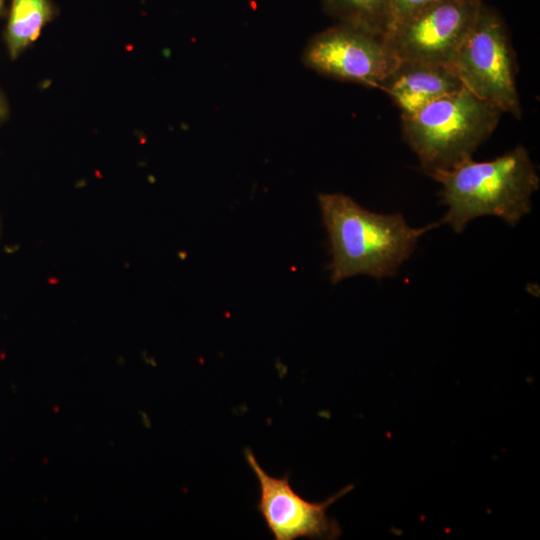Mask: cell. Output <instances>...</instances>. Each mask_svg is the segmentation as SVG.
<instances>
[{
	"instance_id": "12",
	"label": "cell",
	"mask_w": 540,
	"mask_h": 540,
	"mask_svg": "<svg viewBox=\"0 0 540 540\" xmlns=\"http://www.w3.org/2000/svg\"><path fill=\"white\" fill-rule=\"evenodd\" d=\"M10 106L5 94L0 90V126L8 119Z\"/></svg>"
},
{
	"instance_id": "4",
	"label": "cell",
	"mask_w": 540,
	"mask_h": 540,
	"mask_svg": "<svg viewBox=\"0 0 540 540\" xmlns=\"http://www.w3.org/2000/svg\"><path fill=\"white\" fill-rule=\"evenodd\" d=\"M449 68L463 87L502 112L521 116L515 58L500 15L482 4Z\"/></svg>"
},
{
	"instance_id": "14",
	"label": "cell",
	"mask_w": 540,
	"mask_h": 540,
	"mask_svg": "<svg viewBox=\"0 0 540 540\" xmlns=\"http://www.w3.org/2000/svg\"><path fill=\"white\" fill-rule=\"evenodd\" d=\"M1 237H2V222H1V216H0V244H1Z\"/></svg>"
},
{
	"instance_id": "13",
	"label": "cell",
	"mask_w": 540,
	"mask_h": 540,
	"mask_svg": "<svg viewBox=\"0 0 540 540\" xmlns=\"http://www.w3.org/2000/svg\"><path fill=\"white\" fill-rule=\"evenodd\" d=\"M7 9L5 0H0V17L6 16Z\"/></svg>"
},
{
	"instance_id": "1",
	"label": "cell",
	"mask_w": 540,
	"mask_h": 540,
	"mask_svg": "<svg viewBox=\"0 0 540 540\" xmlns=\"http://www.w3.org/2000/svg\"><path fill=\"white\" fill-rule=\"evenodd\" d=\"M318 201L329 237L333 283L362 274L376 279L395 276L419 238L440 224L414 228L400 213L369 211L341 193H321Z\"/></svg>"
},
{
	"instance_id": "9",
	"label": "cell",
	"mask_w": 540,
	"mask_h": 540,
	"mask_svg": "<svg viewBox=\"0 0 540 540\" xmlns=\"http://www.w3.org/2000/svg\"><path fill=\"white\" fill-rule=\"evenodd\" d=\"M58 14L59 8L52 0H11L3 31L9 58L16 60L30 48Z\"/></svg>"
},
{
	"instance_id": "6",
	"label": "cell",
	"mask_w": 540,
	"mask_h": 540,
	"mask_svg": "<svg viewBox=\"0 0 540 540\" xmlns=\"http://www.w3.org/2000/svg\"><path fill=\"white\" fill-rule=\"evenodd\" d=\"M302 60L327 77L378 89L399 63L383 38L342 24L313 36Z\"/></svg>"
},
{
	"instance_id": "8",
	"label": "cell",
	"mask_w": 540,
	"mask_h": 540,
	"mask_svg": "<svg viewBox=\"0 0 540 540\" xmlns=\"http://www.w3.org/2000/svg\"><path fill=\"white\" fill-rule=\"evenodd\" d=\"M464 88L449 66L427 62H399L380 90L401 110V117Z\"/></svg>"
},
{
	"instance_id": "5",
	"label": "cell",
	"mask_w": 540,
	"mask_h": 540,
	"mask_svg": "<svg viewBox=\"0 0 540 540\" xmlns=\"http://www.w3.org/2000/svg\"><path fill=\"white\" fill-rule=\"evenodd\" d=\"M482 4V0H436L394 23L384 41L399 62L449 66Z\"/></svg>"
},
{
	"instance_id": "11",
	"label": "cell",
	"mask_w": 540,
	"mask_h": 540,
	"mask_svg": "<svg viewBox=\"0 0 540 540\" xmlns=\"http://www.w3.org/2000/svg\"><path fill=\"white\" fill-rule=\"evenodd\" d=\"M434 1L436 0H390V27L394 23L402 20L403 18L409 16L410 14L416 12L417 10L425 7L426 5Z\"/></svg>"
},
{
	"instance_id": "3",
	"label": "cell",
	"mask_w": 540,
	"mask_h": 540,
	"mask_svg": "<svg viewBox=\"0 0 540 540\" xmlns=\"http://www.w3.org/2000/svg\"><path fill=\"white\" fill-rule=\"evenodd\" d=\"M502 113L462 88L402 116L403 137L426 174L448 171L472 158L495 130Z\"/></svg>"
},
{
	"instance_id": "2",
	"label": "cell",
	"mask_w": 540,
	"mask_h": 540,
	"mask_svg": "<svg viewBox=\"0 0 540 540\" xmlns=\"http://www.w3.org/2000/svg\"><path fill=\"white\" fill-rule=\"evenodd\" d=\"M429 176L442 185L440 194L447 211L440 224H448L456 233L481 216H496L514 226L531 211V197L540 183L522 146L490 161L471 158Z\"/></svg>"
},
{
	"instance_id": "10",
	"label": "cell",
	"mask_w": 540,
	"mask_h": 540,
	"mask_svg": "<svg viewBox=\"0 0 540 540\" xmlns=\"http://www.w3.org/2000/svg\"><path fill=\"white\" fill-rule=\"evenodd\" d=\"M326 12L346 25L384 39L391 23L390 0H321Z\"/></svg>"
},
{
	"instance_id": "7",
	"label": "cell",
	"mask_w": 540,
	"mask_h": 540,
	"mask_svg": "<svg viewBox=\"0 0 540 540\" xmlns=\"http://www.w3.org/2000/svg\"><path fill=\"white\" fill-rule=\"evenodd\" d=\"M245 459L259 484L256 509L275 540L336 539L340 525L327 514L328 508L353 489L348 485L322 502L304 499L291 486L289 474L269 475L259 464L254 453L244 449Z\"/></svg>"
}]
</instances>
